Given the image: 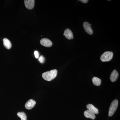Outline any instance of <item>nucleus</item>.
<instances>
[{"label": "nucleus", "instance_id": "nucleus-7", "mask_svg": "<svg viewBox=\"0 0 120 120\" xmlns=\"http://www.w3.org/2000/svg\"><path fill=\"white\" fill-rule=\"evenodd\" d=\"M36 101L33 99H30L27 102L25 105V107L26 109H31L34 108L36 105Z\"/></svg>", "mask_w": 120, "mask_h": 120}, {"label": "nucleus", "instance_id": "nucleus-13", "mask_svg": "<svg viewBox=\"0 0 120 120\" xmlns=\"http://www.w3.org/2000/svg\"><path fill=\"white\" fill-rule=\"evenodd\" d=\"M92 82L95 86H99L101 85V80L99 78L96 77H94L92 79Z\"/></svg>", "mask_w": 120, "mask_h": 120}, {"label": "nucleus", "instance_id": "nucleus-9", "mask_svg": "<svg viewBox=\"0 0 120 120\" xmlns=\"http://www.w3.org/2000/svg\"><path fill=\"white\" fill-rule=\"evenodd\" d=\"M118 76L119 75L118 72L116 70H113L110 75V81L112 82H115L118 79Z\"/></svg>", "mask_w": 120, "mask_h": 120}, {"label": "nucleus", "instance_id": "nucleus-14", "mask_svg": "<svg viewBox=\"0 0 120 120\" xmlns=\"http://www.w3.org/2000/svg\"><path fill=\"white\" fill-rule=\"evenodd\" d=\"M17 115L19 117L21 118V120H27V116L24 112H19Z\"/></svg>", "mask_w": 120, "mask_h": 120}, {"label": "nucleus", "instance_id": "nucleus-8", "mask_svg": "<svg viewBox=\"0 0 120 120\" xmlns=\"http://www.w3.org/2000/svg\"><path fill=\"white\" fill-rule=\"evenodd\" d=\"M64 35L66 38L69 40L73 39L74 38L72 31L68 28L65 30Z\"/></svg>", "mask_w": 120, "mask_h": 120}, {"label": "nucleus", "instance_id": "nucleus-2", "mask_svg": "<svg viewBox=\"0 0 120 120\" xmlns=\"http://www.w3.org/2000/svg\"><path fill=\"white\" fill-rule=\"evenodd\" d=\"M118 105V101L117 99H115L112 102L109 110V116H112L113 115L117 109Z\"/></svg>", "mask_w": 120, "mask_h": 120}, {"label": "nucleus", "instance_id": "nucleus-6", "mask_svg": "<svg viewBox=\"0 0 120 120\" xmlns=\"http://www.w3.org/2000/svg\"><path fill=\"white\" fill-rule=\"evenodd\" d=\"M25 6L28 9H31L34 7V0H25L24 1Z\"/></svg>", "mask_w": 120, "mask_h": 120}, {"label": "nucleus", "instance_id": "nucleus-4", "mask_svg": "<svg viewBox=\"0 0 120 120\" xmlns=\"http://www.w3.org/2000/svg\"><path fill=\"white\" fill-rule=\"evenodd\" d=\"M91 25L88 22H85L83 23V28L85 31L90 35H92L93 33V30L91 26Z\"/></svg>", "mask_w": 120, "mask_h": 120}, {"label": "nucleus", "instance_id": "nucleus-15", "mask_svg": "<svg viewBox=\"0 0 120 120\" xmlns=\"http://www.w3.org/2000/svg\"><path fill=\"white\" fill-rule=\"evenodd\" d=\"M39 61L41 63H44L45 61V57L42 56H41V57L39 58Z\"/></svg>", "mask_w": 120, "mask_h": 120}, {"label": "nucleus", "instance_id": "nucleus-17", "mask_svg": "<svg viewBox=\"0 0 120 120\" xmlns=\"http://www.w3.org/2000/svg\"><path fill=\"white\" fill-rule=\"evenodd\" d=\"M79 1H81L84 4H86L88 1V0H80Z\"/></svg>", "mask_w": 120, "mask_h": 120}, {"label": "nucleus", "instance_id": "nucleus-10", "mask_svg": "<svg viewBox=\"0 0 120 120\" xmlns=\"http://www.w3.org/2000/svg\"><path fill=\"white\" fill-rule=\"evenodd\" d=\"M84 116L86 118H90L92 120H94L95 118V114L91 112L89 110H87L84 112Z\"/></svg>", "mask_w": 120, "mask_h": 120}, {"label": "nucleus", "instance_id": "nucleus-16", "mask_svg": "<svg viewBox=\"0 0 120 120\" xmlns=\"http://www.w3.org/2000/svg\"><path fill=\"white\" fill-rule=\"evenodd\" d=\"M34 53L35 58H39V53L37 51H35L34 52Z\"/></svg>", "mask_w": 120, "mask_h": 120}, {"label": "nucleus", "instance_id": "nucleus-12", "mask_svg": "<svg viewBox=\"0 0 120 120\" xmlns=\"http://www.w3.org/2000/svg\"><path fill=\"white\" fill-rule=\"evenodd\" d=\"M3 41L5 47L8 49H11L12 47V44L10 41L7 38H4Z\"/></svg>", "mask_w": 120, "mask_h": 120}, {"label": "nucleus", "instance_id": "nucleus-3", "mask_svg": "<svg viewBox=\"0 0 120 120\" xmlns=\"http://www.w3.org/2000/svg\"><path fill=\"white\" fill-rule=\"evenodd\" d=\"M113 56V53L112 52H105L101 56V60L102 62L109 61L112 60Z\"/></svg>", "mask_w": 120, "mask_h": 120}, {"label": "nucleus", "instance_id": "nucleus-1", "mask_svg": "<svg viewBox=\"0 0 120 120\" xmlns=\"http://www.w3.org/2000/svg\"><path fill=\"white\" fill-rule=\"evenodd\" d=\"M57 73V70L53 69L44 72L42 74V77L45 80L50 81L56 78Z\"/></svg>", "mask_w": 120, "mask_h": 120}, {"label": "nucleus", "instance_id": "nucleus-5", "mask_svg": "<svg viewBox=\"0 0 120 120\" xmlns=\"http://www.w3.org/2000/svg\"><path fill=\"white\" fill-rule=\"evenodd\" d=\"M41 45L46 47H50L52 45V41L49 39L44 38L42 39L40 41Z\"/></svg>", "mask_w": 120, "mask_h": 120}, {"label": "nucleus", "instance_id": "nucleus-11", "mask_svg": "<svg viewBox=\"0 0 120 120\" xmlns=\"http://www.w3.org/2000/svg\"><path fill=\"white\" fill-rule=\"evenodd\" d=\"M86 107L88 110L94 113L95 114H98V109L96 107H95L94 106L92 105V104H88V105H87Z\"/></svg>", "mask_w": 120, "mask_h": 120}]
</instances>
